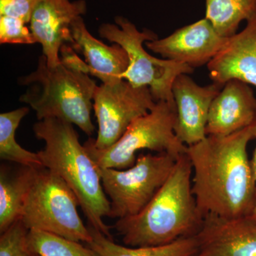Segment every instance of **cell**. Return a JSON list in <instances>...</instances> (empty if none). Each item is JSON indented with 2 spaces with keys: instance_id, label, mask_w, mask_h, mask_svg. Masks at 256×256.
Returning a JSON list of instances; mask_svg holds the SVG:
<instances>
[{
  "instance_id": "277c9868",
  "label": "cell",
  "mask_w": 256,
  "mask_h": 256,
  "mask_svg": "<svg viewBox=\"0 0 256 256\" xmlns=\"http://www.w3.org/2000/svg\"><path fill=\"white\" fill-rule=\"evenodd\" d=\"M18 82L26 87L20 100L35 111L38 121L62 120L78 126L88 136L94 134L92 98L98 86L89 75L67 68L62 63L50 68L46 56L42 55L36 70Z\"/></svg>"
},
{
  "instance_id": "9a60e30c",
  "label": "cell",
  "mask_w": 256,
  "mask_h": 256,
  "mask_svg": "<svg viewBox=\"0 0 256 256\" xmlns=\"http://www.w3.org/2000/svg\"><path fill=\"white\" fill-rule=\"evenodd\" d=\"M207 67L213 82L224 85L236 79L256 87V18L229 37Z\"/></svg>"
},
{
  "instance_id": "5b68a950",
  "label": "cell",
  "mask_w": 256,
  "mask_h": 256,
  "mask_svg": "<svg viewBox=\"0 0 256 256\" xmlns=\"http://www.w3.org/2000/svg\"><path fill=\"white\" fill-rule=\"evenodd\" d=\"M176 106L158 101L148 114L130 124L118 140L106 149H97L90 139L84 143L89 156L99 168L126 170L134 164L138 152L150 150L180 158L186 146L176 137Z\"/></svg>"
},
{
  "instance_id": "d6986e66",
  "label": "cell",
  "mask_w": 256,
  "mask_h": 256,
  "mask_svg": "<svg viewBox=\"0 0 256 256\" xmlns=\"http://www.w3.org/2000/svg\"><path fill=\"white\" fill-rule=\"evenodd\" d=\"M217 33L229 38L242 21L256 18V0H206V16Z\"/></svg>"
},
{
  "instance_id": "7a4b0ae2",
  "label": "cell",
  "mask_w": 256,
  "mask_h": 256,
  "mask_svg": "<svg viewBox=\"0 0 256 256\" xmlns=\"http://www.w3.org/2000/svg\"><path fill=\"white\" fill-rule=\"evenodd\" d=\"M203 220L192 192V165L185 153L146 208L118 220L114 227L127 246H156L195 235Z\"/></svg>"
},
{
  "instance_id": "d4e9b609",
  "label": "cell",
  "mask_w": 256,
  "mask_h": 256,
  "mask_svg": "<svg viewBox=\"0 0 256 256\" xmlns=\"http://www.w3.org/2000/svg\"><path fill=\"white\" fill-rule=\"evenodd\" d=\"M60 63L67 68L90 75V68L88 64L80 60L74 48L66 44L60 48Z\"/></svg>"
},
{
  "instance_id": "8fae6325",
  "label": "cell",
  "mask_w": 256,
  "mask_h": 256,
  "mask_svg": "<svg viewBox=\"0 0 256 256\" xmlns=\"http://www.w3.org/2000/svg\"><path fill=\"white\" fill-rule=\"evenodd\" d=\"M86 10L85 0H41L37 5L30 21V30L36 43L42 45L50 68L60 64L62 46L74 43L70 26Z\"/></svg>"
},
{
  "instance_id": "7402d4cb",
  "label": "cell",
  "mask_w": 256,
  "mask_h": 256,
  "mask_svg": "<svg viewBox=\"0 0 256 256\" xmlns=\"http://www.w3.org/2000/svg\"><path fill=\"white\" fill-rule=\"evenodd\" d=\"M28 229L21 220L13 224L0 236V256H42L28 244Z\"/></svg>"
},
{
  "instance_id": "4fadbf2b",
  "label": "cell",
  "mask_w": 256,
  "mask_h": 256,
  "mask_svg": "<svg viewBox=\"0 0 256 256\" xmlns=\"http://www.w3.org/2000/svg\"><path fill=\"white\" fill-rule=\"evenodd\" d=\"M224 86L213 82L201 86L186 74L175 79L172 86L176 109L174 132L185 146H192L206 138L210 105Z\"/></svg>"
},
{
  "instance_id": "484cf974",
  "label": "cell",
  "mask_w": 256,
  "mask_h": 256,
  "mask_svg": "<svg viewBox=\"0 0 256 256\" xmlns=\"http://www.w3.org/2000/svg\"><path fill=\"white\" fill-rule=\"evenodd\" d=\"M254 139H255L256 141V119L255 122H254ZM252 171H254V176H255L256 182V146L255 151H254V156H252ZM252 218H254V220H256V200L255 207H254V212H252Z\"/></svg>"
},
{
  "instance_id": "ba28073f",
  "label": "cell",
  "mask_w": 256,
  "mask_h": 256,
  "mask_svg": "<svg viewBox=\"0 0 256 256\" xmlns=\"http://www.w3.org/2000/svg\"><path fill=\"white\" fill-rule=\"evenodd\" d=\"M178 158L168 153H149L138 156L128 169L98 166L110 202V218L120 220L142 212L169 178Z\"/></svg>"
},
{
  "instance_id": "8992f818",
  "label": "cell",
  "mask_w": 256,
  "mask_h": 256,
  "mask_svg": "<svg viewBox=\"0 0 256 256\" xmlns=\"http://www.w3.org/2000/svg\"><path fill=\"white\" fill-rule=\"evenodd\" d=\"M116 24H102L98 32L102 38L118 44L127 52L129 66L121 78L136 87H148L154 100L166 101L176 106L172 86L180 74H190L194 68L186 64L156 58L150 54L143 44L158 40L154 32L148 28L140 32L134 24L124 16H116Z\"/></svg>"
},
{
  "instance_id": "3957f363",
  "label": "cell",
  "mask_w": 256,
  "mask_h": 256,
  "mask_svg": "<svg viewBox=\"0 0 256 256\" xmlns=\"http://www.w3.org/2000/svg\"><path fill=\"white\" fill-rule=\"evenodd\" d=\"M37 139L45 142L38 152L46 169L63 178L78 198L89 225L112 239L104 217H110V202L104 191L98 168L80 144L73 124L56 118L34 124Z\"/></svg>"
},
{
  "instance_id": "ac0fdd59",
  "label": "cell",
  "mask_w": 256,
  "mask_h": 256,
  "mask_svg": "<svg viewBox=\"0 0 256 256\" xmlns=\"http://www.w3.org/2000/svg\"><path fill=\"white\" fill-rule=\"evenodd\" d=\"M88 227L92 240L86 245L100 256H195L198 252L195 235L184 237L166 245L130 247L116 244L89 224Z\"/></svg>"
},
{
  "instance_id": "2e32d148",
  "label": "cell",
  "mask_w": 256,
  "mask_h": 256,
  "mask_svg": "<svg viewBox=\"0 0 256 256\" xmlns=\"http://www.w3.org/2000/svg\"><path fill=\"white\" fill-rule=\"evenodd\" d=\"M74 43L70 46L85 56L90 68V76L100 79L102 84H112L120 80L129 66L126 50L118 44L108 46L90 34L82 16L70 26Z\"/></svg>"
},
{
  "instance_id": "5bb4252c",
  "label": "cell",
  "mask_w": 256,
  "mask_h": 256,
  "mask_svg": "<svg viewBox=\"0 0 256 256\" xmlns=\"http://www.w3.org/2000/svg\"><path fill=\"white\" fill-rule=\"evenodd\" d=\"M256 97L249 84L228 80L214 99L208 112L206 136L224 137L254 124Z\"/></svg>"
},
{
  "instance_id": "30bf717a",
  "label": "cell",
  "mask_w": 256,
  "mask_h": 256,
  "mask_svg": "<svg viewBox=\"0 0 256 256\" xmlns=\"http://www.w3.org/2000/svg\"><path fill=\"white\" fill-rule=\"evenodd\" d=\"M227 40L220 36L204 18L178 28L168 37L144 44L164 60L186 64L194 69L210 63Z\"/></svg>"
},
{
  "instance_id": "ffe728a7",
  "label": "cell",
  "mask_w": 256,
  "mask_h": 256,
  "mask_svg": "<svg viewBox=\"0 0 256 256\" xmlns=\"http://www.w3.org/2000/svg\"><path fill=\"white\" fill-rule=\"evenodd\" d=\"M28 112V108L22 107L0 114V158L14 164L43 168L38 153L26 150L15 138L16 129Z\"/></svg>"
},
{
  "instance_id": "cb8c5ba5",
  "label": "cell",
  "mask_w": 256,
  "mask_h": 256,
  "mask_svg": "<svg viewBox=\"0 0 256 256\" xmlns=\"http://www.w3.org/2000/svg\"><path fill=\"white\" fill-rule=\"evenodd\" d=\"M41 0H0V15L20 18L30 23L32 14Z\"/></svg>"
},
{
  "instance_id": "9c48e42d",
  "label": "cell",
  "mask_w": 256,
  "mask_h": 256,
  "mask_svg": "<svg viewBox=\"0 0 256 256\" xmlns=\"http://www.w3.org/2000/svg\"><path fill=\"white\" fill-rule=\"evenodd\" d=\"M94 109L97 119V138H90L97 149H106L114 144L133 121L148 114L154 107L148 87H136L127 80L102 84L94 92Z\"/></svg>"
},
{
  "instance_id": "603a6c76",
  "label": "cell",
  "mask_w": 256,
  "mask_h": 256,
  "mask_svg": "<svg viewBox=\"0 0 256 256\" xmlns=\"http://www.w3.org/2000/svg\"><path fill=\"white\" fill-rule=\"evenodd\" d=\"M36 43L31 30L20 18L0 15V44H33Z\"/></svg>"
},
{
  "instance_id": "44dd1931",
  "label": "cell",
  "mask_w": 256,
  "mask_h": 256,
  "mask_svg": "<svg viewBox=\"0 0 256 256\" xmlns=\"http://www.w3.org/2000/svg\"><path fill=\"white\" fill-rule=\"evenodd\" d=\"M30 248L42 256H100L88 246L43 232L28 230Z\"/></svg>"
},
{
  "instance_id": "e0dca14e",
  "label": "cell",
  "mask_w": 256,
  "mask_h": 256,
  "mask_svg": "<svg viewBox=\"0 0 256 256\" xmlns=\"http://www.w3.org/2000/svg\"><path fill=\"white\" fill-rule=\"evenodd\" d=\"M40 168L18 164L14 166L1 165L0 233L21 220L25 200Z\"/></svg>"
},
{
  "instance_id": "7c38bea8",
  "label": "cell",
  "mask_w": 256,
  "mask_h": 256,
  "mask_svg": "<svg viewBox=\"0 0 256 256\" xmlns=\"http://www.w3.org/2000/svg\"><path fill=\"white\" fill-rule=\"evenodd\" d=\"M195 236V256H256V220L252 216H205Z\"/></svg>"
},
{
  "instance_id": "52a82bcc",
  "label": "cell",
  "mask_w": 256,
  "mask_h": 256,
  "mask_svg": "<svg viewBox=\"0 0 256 256\" xmlns=\"http://www.w3.org/2000/svg\"><path fill=\"white\" fill-rule=\"evenodd\" d=\"M78 206V198L63 178L44 166L37 170L20 220L28 230L88 244L92 236L80 218Z\"/></svg>"
},
{
  "instance_id": "6da1fadb",
  "label": "cell",
  "mask_w": 256,
  "mask_h": 256,
  "mask_svg": "<svg viewBox=\"0 0 256 256\" xmlns=\"http://www.w3.org/2000/svg\"><path fill=\"white\" fill-rule=\"evenodd\" d=\"M254 124L224 137L206 136L186 146L192 168V192L204 217L252 216L256 182L247 148Z\"/></svg>"
}]
</instances>
